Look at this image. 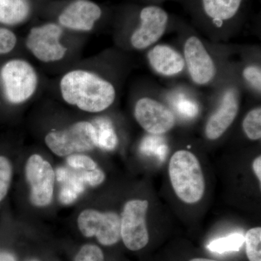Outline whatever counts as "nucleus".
Wrapping results in <instances>:
<instances>
[{
    "label": "nucleus",
    "instance_id": "obj_24",
    "mask_svg": "<svg viewBox=\"0 0 261 261\" xmlns=\"http://www.w3.org/2000/svg\"><path fill=\"white\" fill-rule=\"evenodd\" d=\"M12 178V166L4 156H0V201L6 196Z\"/></svg>",
    "mask_w": 261,
    "mask_h": 261
},
{
    "label": "nucleus",
    "instance_id": "obj_7",
    "mask_svg": "<svg viewBox=\"0 0 261 261\" xmlns=\"http://www.w3.org/2000/svg\"><path fill=\"white\" fill-rule=\"evenodd\" d=\"M63 29L58 24L49 23L31 29L25 46L38 61L53 63L61 61L67 53V48L62 44Z\"/></svg>",
    "mask_w": 261,
    "mask_h": 261
},
{
    "label": "nucleus",
    "instance_id": "obj_25",
    "mask_svg": "<svg viewBox=\"0 0 261 261\" xmlns=\"http://www.w3.org/2000/svg\"><path fill=\"white\" fill-rule=\"evenodd\" d=\"M75 261H104V255L99 247L86 245L77 253Z\"/></svg>",
    "mask_w": 261,
    "mask_h": 261
},
{
    "label": "nucleus",
    "instance_id": "obj_9",
    "mask_svg": "<svg viewBox=\"0 0 261 261\" xmlns=\"http://www.w3.org/2000/svg\"><path fill=\"white\" fill-rule=\"evenodd\" d=\"M136 121L147 133L161 136L170 132L176 123L174 113L155 98L142 97L135 106Z\"/></svg>",
    "mask_w": 261,
    "mask_h": 261
},
{
    "label": "nucleus",
    "instance_id": "obj_26",
    "mask_svg": "<svg viewBox=\"0 0 261 261\" xmlns=\"http://www.w3.org/2000/svg\"><path fill=\"white\" fill-rule=\"evenodd\" d=\"M67 162L70 167L84 171H92L97 168V163L88 156L83 154H70L67 159Z\"/></svg>",
    "mask_w": 261,
    "mask_h": 261
},
{
    "label": "nucleus",
    "instance_id": "obj_28",
    "mask_svg": "<svg viewBox=\"0 0 261 261\" xmlns=\"http://www.w3.org/2000/svg\"><path fill=\"white\" fill-rule=\"evenodd\" d=\"M17 44L15 34L9 29L0 28V55L9 53Z\"/></svg>",
    "mask_w": 261,
    "mask_h": 261
},
{
    "label": "nucleus",
    "instance_id": "obj_16",
    "mask_svg": "<svg viewBox=\"0 0 261 261\" xmlns=\"http://www.w3.org/2000/svg\"><path fill=\"white\" fill-rule=\"evenodd\" d=\"M30 10L28 0H0V23L18 25L27 20Z\"/></svg>",
    "mask_w": 261,
    "mask_h": 261
},
{
    "label": "nucleus",
    "instance_id": "obj_27",
    "mask_svg": "<svg viewBox=\"0 0 261 261\" xmlns=\"http://www.w3.org/2000/svg\"><path fill=\"white\" fill-rule=\"evenodd\" d=\"M75 173L84 185H89V186L92 187L101 185L106 178L104 172L98 168L92 171H80Z\"/></svg>",
    "mask_w": 261,
    "mask_h": 261
},
{
    "label": "nucleus",
    "instance_id": "obj_10",
    "mask_svg": "<svg viewBox=\"0 0 261 261\" xmlns=\"http://www.w3.org/2000/svg\"><path fill=\"white\" fill-rule=\"evenodd\" d=\"M81 232L87 238L96 236L105 246H111L121 239V218L116 213L84 211L78 219Z\"/></svg>",
    "mask_w": 261,
    "mask_h": 261
},
{
    "label": "nucleus",
    "instance_id": "obj_29",
    "mask_svg": "<svg viewBox=\"0 0 261 261\" xmlns=\"http://www.w3.org/2000/svg\"><path fill=\"white\" fill-rule=\"evenodd\" d=\"M252 169L256 175L257 178H258L259 181H261V157L258 156L256 159L254 160L252 163Z\"/></svg>",
    "mask_w": 261,
    "mask_h": 261
},
{
    "label": "nucleus",
    "instance_id": "obj_4",
    "mask_svg": "<svg viewBox=\"0 0 261 261\" xmlns=\"http://www.w3.org/2000/svg\"><path fill=\"white\" fill-rule=\"evenodd\" d=\"M46 145L58 156H68L92 150L97 147L95 130L92 122L80 121L59 130L49 132Z\"/></svg>",
    "mask_w": 261,
    "mask_h": 261
},
{
    "label": "nucleus",
    "instance_id": "obj_17",
    "mask_svg": "<svg viewBox=\"0 0 261 261\" xmlns=\"http://www.w3.org/2000/svg\"><path fill=\"white\" fill-rule=\"evenodd\" d=\"M95 130L97 147L104 150H113L118 145V137L112 123L106 118H98L92 122Z\"/></svg>",
    "mask_w": 261,
    "mask_h": 261
},
{
    "label": "nucleus",
    "instance_id": "obj_2",
    "mask_svg": "<svg viewBox=\"0 0 261 261\" xmlns=\"http://www.w3.org/2000/svg\"><path fill=\"white\" fill-rule=\"evenodd\" d=\"M170 180L175 193L188 204L199 202L205 193V182L200 161L190 151H176L170 160Z\"/></svg>",
    "mask_w": 261,
    "mask_h": 261
},
{
    "label": "nucleus",
    "instance_id": "obj_8",
    "mask_svg": "<svg viewBox=\"0 0 261 261\" xmlns=\"http://www.w3.org/2000/svg\"><path fill=\"white\" fill-rule=\"evenodd\" d=\"M148 201H128L123 208L121 218V238L128 250L137 251L144 248L149 242L146 224Z\"/></svg>",
    "mask_w": 261,
    "mask_h": 261
},
{
    "label": "nucleus",
    "instance_id": "obj_1",
    "mask_svg": "<svg viewBox=\"0 0 261 261\" xmlns=\"http://www.w3.org/2000/svg\"><path fill=\"white\" fill-rule=\"evenodd\" d=\"M65 102L87 113H100L111 107L116 99V89L109 81L89 70H70L60 82Z\"/></svg>",
    "mask_w": 261,
    "mask_h": 261
},
{
    "label": "nucleus",
    "instance_id": "obj_23",
    "mask_svg": "<svg viewBox=\"0 0 261 261\" xmlns=\"http://www.w3.org/2000/svg\"><path fill=\"white\" fill-rule=\"evenodd\" d=\"M242 76L247 85L257 93L261 92V68L258 64L247 65L242 71Z\"/></svg>",
    "mask_w": 261,
    "mask_h": 261
},
{
    "label": "nucleus",
    "instance_id": "obj_31",
    "mask_svg": "<svg viewBox=\"0 0 261 261\" xmlns=\"http://www.w3.org/2000/svg\"><path fill=\"white\" fill-rule=\"evenodd\" d=\"M190 261H217V260H211V259H207V258H194V259H192V260H190Z\"/></svg>",
    "mask_w": 261,
    "mask_h": 261
},
{
    "label": "nucleus",
    "instance_id": "obj_32",
    "mask_svg": "<svg viewBox=\"0 0 261 261\" xmlns=\"http://www.w3.org/2000/svg\"><path fill=\"white\" fill-rule=\"evenodd\" d=\"M33 261H37V260H33Z\"/></svg>",
    "mask_w": 261,
    "mask_h": 261
},
{
    "label": "nucleus",
    "instance_id": "obj_22",
    "mask_svg": "<svg viewBox=\"0 0 261 261\" xmlns=\"http://www.w3.org/2000/svg\"><path fill=\"white\" fill-rule=\"evenodd\" d=\"M159 136L152 135L147 137L141 146V151L149 156H154L159 161H163L166 156L167 147L161 142Z\"/></svg>",
    "mask_w": 261,
    "mask_h": 261
},
{
    "label": "nucleus",
    "instance_id": "obj_20",
    "mask_svg": "<svg viewBox=\"0 0 261 261\" xmlns=\"http://www.w3.org/2000/svg\"><path fill=\"white\" fill-rule=\"evenodd\" d=\"M243 129L249 140H260L261 138V108H252L244 118Z\"/></svg>",
    "mask_w": 261,
    "mask_h": 261
},
{
    "label": "nucleus",
    "instance_id": "obj_30",
    "mask_svg": "<svg viewBox=\"0 0 261 261\" xmlns=\"http://www.w3.org/2000/svg\"><path fill=\"white\" fill-rule=\"evenodd\" d=\"M0 261H16L12 254L8 252H0Z\"/></svg>",
    "mask_w": 261,
    "mask_h": 261
},
{
    "label": "nucleus",
    "instance_id": "obj_19",
    "mask_svg": "<svg viewBox=\"0 0 261 261\" xmlns=\"http://www.w3.org/2000/svg\"><path fill=\"white\" fill-rule=\"evenodd\" d=\"M64 186L60 193V200L63 204L68 205L76 200L77 197L84 192L86 185L77 177L73 171H68V176L64 182Z\"/></svg>",
    "mask_w": 261,
    "mask_h": 261
},
{
    "label": "nucleus",
    "instance_id": "obj_18",
    "mask_svg": "<svg viewBox=\"0 0 261 261\" xmlns=\"http://www.w3.org/2000/svg\"><path fill=\"white\" fill-rule=\"evenodd\" d=\"M245 243V237L240 233H233L225 238L216 239L207 245V248L213 252L222 254L238 252Z\"/></svg>",
    "mask_w": 261,
    "mask_h": 261
},
{
    "label": "nucleus",
    "instance_id": "obj_14",
    "mask_svg": "<svg viewBox=\"0 0 261 261\" xmlns=\"http://www.w3.org/2000/svg\"><path fill=\"white\" fill-rule=\"evenodd\" d=\"M147 58L150 68L161 76H176L185 70L182 53L168 44H154L149 48Z\"/></svg>",
    "mask_w": 261,
    "mask_h": 261
},
{
    "label": "nucleus",
    "instance_id": "obj_13",
    "mask_svg": "<svg viewBox=\"0 0 261 261\" xmlns=\"http://www.w3.org/2000/svg\"><path fill=\"white\" fill-rule=\"evenodd\" d=\"M102 16L99 5L89 0H75L61 13L60 25L75 32H90Z\"/></svg>",
    "mask_w": 261,
    "mask_h": 261
},
{
    "label": "nucleus",
    "instance_id": "obj_21",
    "mask_svg": "<svg viewBox=\"0 0 261 261\" xmlns=\"http://www.w3.org/2000/svg\"><path fill=\"white\" fill-rule=\"evenodd\" d=\"M245 243L249 261H261V228H252L247 231Z\"/></svg>",
    "mask_w": 261,
    "mask_h": 261
},
{
    "label": "nucleus",
    "instance_id": "obj_5",
    "mask_svg": "<svg viewBox=\"0 0 261 261\" xmlns=\"http://www.w3.org/2000/svg\"><path fill=\"white\" fill-rule=\"evenodd\" d=\"M185 69L190 80L198 87L212 83L217 76L218 68L214 58L200 37L190 35L183 46Z\"/></svg>",
    "mask_w": 261,
    "mask_h": 261
},
{
    "label": "nucleus",
    "instance_id": "obj_6",
    "mask_svg": "<svg viewBox=\"0 0 261 261\" xmlns=\"http://www.w3.org/2000/svg\"><path fill=\"white\" fill-rule=\"evenodd\" d=\"M140 23L129 37L130 47L135 50L149 49L159 42L167 30L169 16L158 5H147L140 10Z\"/></svg>",
    "mask_w": 261,
    "mask_h": 261
},
{
    "label": "nucleus",
    "instance_id": "obj_11",
    "mask_svg": "<svg viewBox=\"0 0 261 261\" xmlns=\"http://www.w3.org/2000/svg\"><path fill=\"white\" fill-rule=\"evenodd\" d=\"M25 176L31 187V200L34 205L50 203L53 195L55 174L49 163L39 154H33L25 166Z\"/></svg>",
    "mask_w": 261,
    "mask_h": 261
},
{
    "label": "nucleus",
    "instance_id": "obj_15",
    "mask_svg": "<svg viewBox=\"0 0 261 261\" xmlns=\"http://www.w3.org/2000/svg\"><path fill=\"white\" fill-rule=\"evenodd\" d=\"M201 13L216 29H223L241 13L246 0H199Z\"/></svg>",
    "mask_w": 261,
    "mask_h": 261
},
{
    "label": "nucleus",
    "instance_id": "obj_12",
    "mask_svg": "<svg viewBox=\"0 0 261 261\" xmlns=\"http://www.w3.org/2000/svg\"><path fill=\"white\" fill-rule=\"evenodd\" d=\"M240 107V94L235 87H228L223 91L219 104L206 122L205 137L216 140L224 135L238 116Z\"/></svg>",
    "mask_w": 261,
    "mask_h": 261
},
{
    "label": "nucleus",
    "instance_id": "obj_3",
    "mask_svg": "<svg viewBox=\"0 0 261 261\" xmlns=\"http://www.w3.org/2000/svg\"><path fill=\"white\" fill-rule=\"evenodd\" d=\"M5 97L10 103L18 105L27 102L35 94L38 75L28 61L14 59L7 62L0 71Z\"/></svg>",
    "mask_w": 261,
    "mask_h": 261
}]
</instances>
